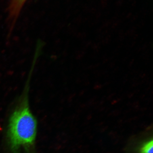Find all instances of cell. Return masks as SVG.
Wrapping results in <instances>:
<instances>
[{
	"mask_svg": "<svg viewBox=\"0 0 153 153\" xmlns=\"http://www.w3.org/2000/svg\"><path fill=\"white\" fill-rule=\"evenodd\" d=\"M153 142L152 140L144 143L141 149L140 153H153Z\"/></svg>",
	"mask_w": 153,
	"mask_h": 153,
	"instance_id": "obj_3",
	"label": "cell"
},
{
	"mask_svg": "<svg viewBox=\"0 0 153 153\" xmlns=\"http://www.w3.org/2000/svg\"><path fill=\"white\" fill-rule=\"evenodd\" d=\"M37 121L25 98L10 118L7 130L9 144L13 153H34Z\"/></svg>",
	"mask_w": 153,
	"mask_h": 153,
	"instance_id": "obj_1",
	"label": "cell"
},
{
	"mask_svg": "<svg viewBox=\"0 0 153 153\" xmlns=\"http://www.w3.org/2000/svg\"><path fill=\"white\" fill-rule=\"evenodd\" d=\"M28 0H10L7 9L9 35L12 33L21 12Z\"/></svg>",
	"mask_w": 153,
	"mask_h": 153,
	"instance_id": "obj_2",
	"label": "cell"
}]
</instances>
